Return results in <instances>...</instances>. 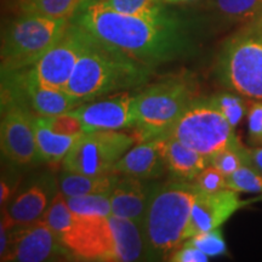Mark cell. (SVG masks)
<instances>
[{
	"instance_id": "836d02e7",
	"label": "cell",
	"mask_w": 262,
	"mask_h": 262,
	"mask_svg": "<svg viewBox=\"0 0 262 262\" xmlns=\"http://www.w3.org/2000/svg\"><path fill=\"white\" fill-rule=\"evenodd\" d=\"M11 187L9 186L8 181L4 178H2V183H0V204L2 208L8 204L10 202V196H11Z\"/></svg>"
},
{
	"instance_id": "f1b7e54d",
	"label": "cell",
	"mask_w": 262,
	"mask_h": 262,
	"mask_svg": "<svg viewBox=\"0 0 262 262\" xmlns=\"http://www.w3.org/2000/svg\"><path fill=\"white\" fill-rule=\"evenodd\" d=\"M194 186L199 193L211 194L222 189H226V176L215 166L208 165L203 171L194 179Z\"/></svg>"
},
{
	"instance_id": "7c38bea8",
	"label": "cell",
	"mask_w": 262,
	"mask_h": 262,
	"mask_svg": "<svg viewBox=\"0 0 262 262\" xmlns=\"http://www.w3.org/2000/svg\"><path fill=\"white\" fill-rule=\"evenodd\" d=\"M57 193L58 181L50 175L39 176L3 208L2 224L12 229L41 220Z\"/></svg>"
},
{
	"instance_id": "5bb4252c",
	"label": "cell",
	"mask_w": 262,
	"mask_h": 262,
	"mask_svg": "<svg viewBox=\"0 0 262 262\" xmlns=\"http://www.w3.org/2000/svg\"><path fill=\"white\" fill-rule=\"evenodd\" d=\"M248 204L249 202L239 198L238 192L228 188L211 194L199 193L189 216L186 241L203 232L220 228L235 211Z\"/></svg>"
},
{
	"instance_id": "8fae6325",
	"label": "cell",
	"mask_w": 262,
	"mask_h": 262,
	"mask_svg": "<svg viewBox=\"0 0 262 262\" xmlns=\"http://www.w3.org/2000/svg\"><path fill=\"white\" fill-rule=\"evenodd\" d=\"M71 254L44 220L10 229L5 262H45L70 260Z\"/></svg>"
},
{
	"instance_id": "f546056e",
	"label": "cell",
	"mask_w": 262,
	"mask_h": 262,
	"mask_svg": "<svg viewBox=\"0 0 262 262\" xmlns=\"http://www.w3.org/2000/svg\"><path fill=\"white\" fill-rule=\"evenodd\" d=\"M249 141L255 147H262V101H255L248 111Z\"/></svg>"
},
{
	"instance_id": "7402d4cb",
	"label": "cell",
	"mask_w": 262,
	"mask_h": 262,
	"mask_svg": "<svg viewBox=\"0 0 262 262\" xmlns=\"http://www.w3.org/2000/svg\"><path fill=\"white\" fill-rule=\"evenodd\" d=\"M111 192L100 194L66 196V202L74 214L84 216H112Z\"/></svg>"
},
{
	"instance_id": "ba28073f",
	"label": "cell",
	"mask_w": 262,
	"mask_h": 262,
	"mask_svg": "<svg viewBox=\"0 0 262 262\" xmlns=\"http://www.w3.org/2000/svg\"><path fill=\"white\" fill-rule=\"evenodd\" d=\"M135 141V135L122 130L86 131L75 142L62 165L68 171L88 175L113 172L114 165Z\"/></svg>"
},
{
	"instance_id": "d6986e66",
	"label": "cell",
	"mask_w": 262,
	"mask_h": 262,
	"mask_svg": "<svg viewBox=\"0 0 262 262\" xmlns=\"http://www.w3.org/2000/svg\"><path fill=\"white\" fill-rule=\"evenodd\" d=\"M37 146L39 160L50 164L63 162L79 137L83 135H61L40 123L37 118Z\"/></svg>"
},
{
	"instance_id": "3957f363",
	"label": "cell",
	"mask_w": 262,
	"mask_h": 262,
	"mask_svg": "<svg viewBox=\"0 0 262 262\" xmlns=\"http://www.w3.org/2000/svg\"><path fill=\"white\" fill-rule=\"evenodd\" d=\"M198 194L194 183L180 180L150 186L142 224L146 260L169 261L183 244Z\"/></svg>"
},
{
	"instance_id": "277c9868",
	"label": "cell",
	"mask_w": 262,
	"mask_h": 262,
	"mask_svg": "<svg viewBox=\"0 0 262 262\" xmlns=\"http://www.w3.org/2000/svg\"><path fill=\"white\" fill-rule=\"evenodd\" d=\"M215 74L227 90L262 101V15L226 39L216 58Z\"/></svg>"
},
{
	"instance_id": "2e32d148",
	"label": "cell",
	"mask_w": 262,
	"mask_h": 262,
	"mask_svg": "<svg viewBox=\"0 0 262 262\" xmlns=\"http://www.w3.org/2000/svg\"><path fill=\"white\" fill-rule=\"evenodd\" d=\"M149 189L145 180L119 175L110 195L112 215L136 222L142 228Z\"/></svg>"
},
{
	"instance_id": "44dd1931",
	"label": "cell",
	"mask_w": 262,
	"mask_h": 262,
	"mask_svg": "<svg viewBox=\"0 0 262 262\" xmlns=\"http://www.w3.org/2000/svg\"><path fill=\"white\" fill-rule=\"evenodd\" d=\"M84 2L85 0H21V8L22 11L71 19Z\"/></svg>"
},
{
	"instance_id": "9c48e42d",
	"label": "cell",
	"mask_w": 262,
	"mask_h": 262,
	"mask_svg": "<svg viewBox=\"0 0 262 262\" xmlns=\"http://www.w3.org/2000/svg\"><path fill=\"white\" fill-rule=\"evenodd\" d=\"M86 41L88 33L71 22L63 35L34 64L27 67L28 73L45 86L66 90Z\"/></svg>"
},
{
	"instance_id": "d4e9b609",
	"label": "cell",
	"mask_w": 262,
	"mask_h": 262,
	"mask_svg": "<svg viewBox=\"0 0 262 262\" xmlns=\"http://www.w3.org/2000/svg\"><path fill=\"white\" fill-rule=\"evenodd\" d=\"M244 96L233 91H226L212 96V100L220 112L224 114L228 123L234 127L242 122L247 112V107L243 100Z\"/></svg>"
},
{
	"instance_id": "4fadbf2b",
	"label": "cell",
	"mask_w": 262,
	"mask_h": 262,
	"mask_svg": "<svg viewBox=\"0 0 262 262\" xmlns=\"http://www.w3.org/2000/svg\"><path fill=\"white\" fill-rule=\"evenodd\" d=\"M80 120L84 131L134 129L136 124L135 95L118 94L81 103L71 112Z\"/></svg>"
},
{
	"instance_id": "cb8c5ba5",
	"label": "cell",
	"mask_w": 262,
	"mask_h": 262,
	"mask_svg": "<svg viewBox=\"0 0 262 262\" xmlns=\"http://www.w3.org/2000/svg\"><path fill=\"white\" fill-rule=\"evenodd\" d=\"M226 187L238 193H262V173L244 164L233 173L226 176Z\"/></svg>"
},
{
	"instance_id": "7a4b0ae2",
	"label": "cell",
	"mask_w": 262,
	"mask_h": 262,
	"mask_svg": "<svg viewBox=\"0 0 262 262\" xmlns=\"http://www.w3.org/2000/svg\"><path fill=\"white\" fill-rule=\"evenodd\" d=\"M152 72L153 68L107 47L88 33L86 45L66 91L81 102H89L111 93L142 86L148 83Z\"/></svg>"
},
{
	"instance_id": "30bf717a",
	"label": "cell",
	"mask_w": 262,
	"mask_h": 262,
	"mask_svg": "<svg viewBox=\"0 0 262 262\" xmlns=\"http://www.w3.org/2000/svg\"><path fill=\"white\" fill-rule=\"evenodd\" d=\"M37 116L24 104L2 103L0 146L6 160L16 166L38 162Z\"/></svg>"
},
{
	"instance_id": "1f68e13d",
	"label": "cell",
	"mask_w": 262,
	"mask_h": 262,
	"mask_svg": "<svg viewBox=\"0 0 262 262\" xmlns=\"http://www.w3.org/2000/svg\"><path fill=\"white\" fill-rule=\"evenodd\" d=\"M245 160L248 165L253 166L258 172L262 173V147H255V148H245Z\"/></svg>"
},
{
	"instance_id": "484cf974",
	"label": "cell",
	"mask_w": 262,
	"mask_h": 262,
	"mask_svg": "<svg viewBox=\"0 0 262 262\" xmlns=\"http://www.w3.org/2000/svg\"><path fill=\"white\" fill-rule=\"evenodd\" d=\"M187 242L193 247L198 248L205 255H208L209 257H216L227 254V245H226L222 232L219 228L196 234L194 237L187 239Z\"/></svg>"
},
{
	"instance_id": "9a60e30c",
	"label": "cell",
	"mask_w": 262,
	"mask_h": 262,
	"mask_svg": "<svg viewBox=\"0 0 262 262\" xmlns=\"http://www.w3.org/2000/svg\"><path fill=\"white\" fill-rule=\"evenodd\" d=\"M164 137L140 141L118 160L113 172L141 180L157 179L165 171L163 157Z\"/></svg>"
},
{
	"instance_id": "52a82bcc",
	"label": "cell",
	"mask_w": 262,
	"mask_h": 262,
	"mask_svg": "<svg viewBox=\"0 0 262 262\" xmlns=\"http://www.w3.org/2000/svg\"><path fill=\"white\" fill-rule=\"evenodd\" d=\"M162 135L179 140L209 159L220 150L243 147L212 97L194 98Z\"/></svg>"
},
{
	"instance_id": "ac0fdd59",
	"label": "cell",
	"mask_w": 262,
	"mask_h": 262,
	"mask_svg": "<svg viewBox=\"0 0 262 262\" xmlns=\"http://www.w3.org/2000/svg\"><path fill=\"white\" fill-rule=\"evenodd\" d=\"M119 175L116 172L102 175H88L64 170L58 176V191L64 196L110 193L116 185Z\"/></svg>"
},
{
	"instance_id": "4dcf8cb0",
	"label": "cell",
	"mask_w": 262,
	"mask_h": 262,
	"mask_svg": "<svg viewBox=\"0 0 262 262\" xmlns=\"http://www.w3.org/2000/svg\"><path fill=\"white\" fill-rule=\"evenodd\" d=\"M169 261L171 262H206L209 261V256L205 255L198 248L193 247L187 241L183 242V244L178 250L173 251Z\"/></svg>"
},
{
	"instance_id": "d6a6232c",
	"label": "cell",
	"mask_w": 262,
	"mask_h": 262,
	"mask_svg": "<svg viewBox=\"0 0 262 262\" xmlns=\"http://www.w3.org/2000/svg\"><path fill=\"white\" fill-rule=\"evenodd\" d=\"M10 241V229L5 225L0 224V257L6 253Z\"/></svg>"
},
{
	"instance_id": "5b68a950",
	"label": "cell",
	"mask_w": 262,
	"mask_h": 262,
	"mask_svg": "<svg viewBox=\"0 0 262 262\" xmlns=\"http://www.w3.org/2000/svg\"><path fill=\"white\" fill-rule=\"evenodd\" d=\"M196 97L198 85L189 73L171 75L147 85L135 95L134 135L137 142L165 133Z\"/></svg>"
},
{
	"instance_id": "6da1fadb",
	"label": "cell",
	"mask_w": 262,
	"mask_h": 262,
	"mask_svg": "<svg viewBox=\"0 0 262 262\" xmlns=\"http://www.w3.org/2000/svg\"><path fill=\"white\" fill-rule=\"evenodd\" d=\"M71 22L153 70L187 54L191 45L183 25L169 12L152 17L124 15L97 0H85Z\"/></svg>"
},
{
	"instance_id": "8992f818",
	"label": "cell",
	"mask_w": 262,
	"mask_h": 262,
	"mask_svg": "<svg viewBox=\"0 0 262 262\" xmlns=\"http://www.w3.org/2000/svg\"><path fill=\"white\" fill-rule=\"evenodd\" d=\"M71 19L24 11L3 33L2 71L31 67L60 39Z\"/></svg>"
},
{
	"instance_id": "83f0119b",
	"label": "cell",
	"mask_w": 262,
	"mask_h": 262,
	"mask_svg": "<svg viewBox=\"0 0 262 262\" xmlns=\"http://www.w3.org/2000/svg\"><path fill=\"white\" fill-rule=\"evenodd\" d=\"M245 148L247 147L243 146L241 148H227L220 150L210 158V165L220 170L225 176L231 175L235 170L247 164L244 155Z\"/></svg>"
},
{
	"instance_id": "e575fe53",
	"label": "cell",
	"mask_w": 262,
	"mask_h": 262,
	"mask_svg": "<svg viewBox=\"0 0 262 262\" xmlns=\"http://www.w3.org/2000/svg\"><path fill=\"white\" fill-rule=\"evenodd\" d=\"M165 4H186V3H194L199 0H163Z\"/></svg>"
},
{
	"instance_id": "ffe728a7",
	"label": "cell",
	"mask_w": 262,
	"mask_h": 262,
	"mask_svg": "<svg viewBox=\"0 0 262 262\" xmlns=\"http://www.w3.org/2000/svg\"><path fill=\"white\" fill-rule=\"evenodd\" d=\"M215 11L228 21H253L262 15V0H211Z\"/></svg>"
},
{
	"instance_id": "e0dca14e",
	"label": "cell",
	"mask_w": 262,
	"mask_h": 262,
	"mask_svg": "<svg viewBox=\"0 0 262 262\" xmlns=\"http://www.w3.org/2000/svg\"><path fill=\"white\" fill-rule=\"evenodd\" d=\"M163 137V157L165 169L173 180L193 182L206 166L210 165V159L208 157L186 146L179 140L168 136Z\"/></svg>"
},
{
	"instance_id": "4316f807",
	"label": "cell",
	"mask_w": 262,
	"mask_h": 262,
	"mask_svg": "<svg viewBox=\"0 0 262 262\" xmlns=\"http://www.w3.org/2000/svg\"><path fill=\"white\" fill-rule=\"evenodd\" d=\"M37 118L45 126L61 135H80L85 133L80 120L71 112L55 116H37Z\"/></svg>"
},
{
	"instance_id": "603a6c76",
	"label": "cell",
	"mask_w": 262,
	"mask_h": 262,
	"mask_svg": "<svg viewBox=\"0 0 262 262\" xmlns=\"http://www.w3.org/2000/svg\"><path fill=\"white\" fill-rule=\"evenodd\" d=\"M106 8L124 15L159 16L165 14L163 0H97Z\"/></svg>"
}]
</instances>
